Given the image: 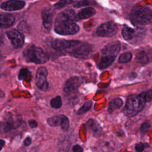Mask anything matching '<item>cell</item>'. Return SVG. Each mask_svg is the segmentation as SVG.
<instances>
[{
  "instance_id": "cell-22",
  "label": "cell",
  "mask_w": 152,
  "mask_h": 152,
  "mask_svg": "<svg viewBox=\"0 0 152 152\" xmlns=\"http://www.w3.org/2000/svg\"><path fill=\"white\" fill-rule=\"evenodd\" d=\"M91 104H92V102L90 100L87 101L86 102H85L84 103V104L77 110V115H82L84 114V113L87 112L88 110H90V109L91 107Z\"/></svg>"
},
{
  "instance_id": "cell-15",
  "label": "cell",
  "mask_w": 152,
  "mask_h": 152,
  "mask_svg": "<svg viewBox=\"0 0 152 152\" xmlns=\"http://www.w3.org/2000/svg\"><path fill=\"white\" fill-rule=\"evenodd\" d=\"M15 22V17L11 14H0V28L10 27Z\"/></svg>"
},
{
  "instance_id": "cell-14",
  "label": "cell",
  "mask_w": 152,
  "mask_h": 152,
  "mask_svg": "<svg viewBox=\"0 0 152 152\" xmlns=\"http://www.w3.org/2000/svg\"><path fill=\"white\" fill-rule=\"evenodd\" d=\"M136 61L141 65H146L152 61V52L147 50H142L139 51L135 56Z\"/></svg>"
},
{
  "instance_id": "cell-33",
  "label": "cell",
  "mask_w": 152,
  "mask_h": 152,
  "mask_svg": "<svg viewBox=\"0 0 152 152\" xmlns=\"http://www.w3.org/2000/svg\"><path fill=\"white\" fill-rule=\"evenodd\" d=\"M4 128H5L4 122H0V133H2L3 132H4Z\"/></svg>"
},
{
  "instance_id": "cell-35",
  "label": "cell",
  "mask_w": 152,
  "mask_h": 152,
  "mask_svg": "<svg viewBox=\"0 0 152 152\" xmlns=\"http://www.w3.org/2000/svg\"><path fill=\"white\" fill-rule=\"evenodd\" d=\"M1 71V70H0ZM5 97V93L3 91L0 90V98H4Z\"/></svg>"
},
{
  "instance_id": "cell-8",
  "label": "cell",
  "mask_w": 152,
  "mask_h": 152,
  "mask_svg": "<svg viewBox=\"0 0 152 152\" xmlns=\"http://www.w3.org/2000/svg\"><path fill=\"white\" fill-rule=\"evenodd\" d=\"M47 124L50 126H60L63 131H68L69 126V119L64 115H58L49 118L47 119Z\"/></svg>"
},
{
  "instance_id": "cell-10",
  "label": "cell",
  "mask_w": 152,
  "mask_h": 152,
  "mask_svg": "<svg viewBox=\"0 0 152 152\" xmlns=\"http://www.w3.org/2000/svg\"><path fill=\"white\" fill-rule=\"evenodd\" d=\"M121 48L120 42H113L106 45L102 50V56L116 58Z\"/></svg>"
},
{
  "instance_id": "cell-21",
  "label": "cell",
  "mask_w": 152,
  "mask_h": 152,
  "mask_svg": "<svg viewBox=\"0 0 152 152\" xmlns=\"http://www.w3.org/2000/svg\"><path fill=\"white\" fill-rule=\"evenodd\" d=\"M50 104L51 107L54 109H59L62 105L61 97L60 96H57L56 97L52 99L50 101Z\"/></svg>"
},
{
  "instance_id": "cell-20",
  "label": "cell",
  "mask_w": 152,
  "mask_h": 152,
  "mask_svg": "<svg viewBox=\"0 0 152 152\" xmlns=\"http://www.w3.org/2000/svg\"><path fill=\"white\" fill-rule=\"evenodd\" d=\"M4 132H8L11 131L12 129H15V121L13 120L11 116V114H8L7 118L4 122Z\"/></svg>"
},
{
  "instance_id": "cell-36",
  "label": "cell",
  "mask_w": 152,
  "mask_h": 152,
  "mask_svg": "<svg viewBox=\"0 0 152 152\" xmlns=\"http://www.w3.org/2000/svg\"><path fill=\"white\" fill-rule=\"evenodd\" d=\"M2 58V53H1V52L0 51V59H1Z\"/></svg>"
},
{
  "instance_id": "cell-9",
  "label": "cell",
  "mask_w": 152,
  "mask_h": 152,
  "mask_svg": "<svg viewBox=\"0 0 152 152\" xmlns=\"http://www.w3.org/2000/svg\"><path fill=\"white\" fill-rule=\"evenodd\" d=\"M7 37L15 48H21L24 43V36L15 29L10 30L6 33Z\"/></svg>"
},
{
  "instance_id": "cell-24",
  "label": "cell",
  "mask_w": 152,
  "mask_h": 152,
  "mask_svg": "<svg viewBox=\"0 0 152 152\" xmlns=\"http://www.w3.org/2000/svg\"><path fill=\"white\" fill-rule=\"evenodd\" d=\"M74 2H77V1H66V0H64V1H59L58 2H57L56 4H54L53 5V8L55 9H59V8H61L62 7H64V6H66L68 4H72Z\"/></svg>"
},
{
  "instance_id": "cell-32",
  "label": "cell",
  "mask_w": 152,
  "mask_h": 152,
  "mask_svg": "<svg viewBox=\"0 0 152 152\" xmlns=\"http://www.w3.org/2000/svg\"><path fill=\"white\" fill-rule=\"evenodd\" d=\"M4 42V36L2 31H0V46H2Z\"/></svg>"
},
{
  "instance_id": "cell-5",
  "label": "cell",
  "mask_w": 152,
  "mask_h": 152,
  "mask_svg": "<svg viewBox=\"0 0 152 152\" xmlns=\"http://www.w3.org/2000/svg\"><path fill=\"white\" fill-rule=\"evenodd\" d=\"M130 20L132 23L137 25L152 24V10L147 7H138L132 10Z\"/></svg>"
},
{
  "instance_id": "cell-27",
  "label": "cell",
  "mask_w": 152,
  "mask_h": 152,
  "mask_svg": "<svg viewBox=\"0 0 152 152\" xmlns=\"http://www.w3.org/2000/svg\"><path fill=\"white\" fill-rule=\"evenodd\" d=\"M150 128V124L148 122H145L141 125L140 127V131L141 133L144 134Z\"/></svg>"
},
{
  "instance_id": "cell-25",
  "label": "cell",
  "mask_w": 152,
  "mask_h": 152,
  "mask_svg": "<svg viewBox=\"0 0 152 152\" xmlns=\"http://www.w3.org/2000/svg\"><path fill=\"white\" fill-rule=\"evenodd\" d=\"M31 72L29 71V70L27 68H22L21 69H20V72L18 74V79L20 80H23L26 79L27 76L30 74Z\"/></svg>"
},
{
  "instance_id": "cell-1",
  "label": "cell",
  "mask_w": 152,
  "mask_h": 152,
  "mask_svg": "<svg viewBox=\"0 0 152 152\" xmlns=\"http://www.w3.org/2000/svg\"><path fill=\"white\" fill-rule=\"evenodd\" d=\"M52 46L57 51L78 58H84L88 56L93 49L90 44L76 40L55 39L52 42Z\"/></svg>"
},
{
  "instance_id": "cell-6",
  "label": "cell",
  "mask_w": 152,
  "mask_h": 152,
  "mask_svg": "<svg viewBox=\"0 0 152 152\" xmlns=\"http://www.w3.org/2000/svg\"><path fill=\"white\" fill-rule=\"evenodd\" d=\"M117 31L118 27L112 21H109L98 27L94 31V35L99 37H109L115 36Z\"/></svg>"
},
{
  "instance_id": "cell-26",
  "label": "cell",
  "mask_w": 152,
  "mask_h": 152,
  "mask_svg": "<svg viewBox=\"0 0 152 152\" xmlns=\"http://www.w3.org/2000/svg\"><path fill=\"white\" fill-rule=\"evenodd\" d=\"M142 94L145 102H150L152 101V90H149L142 93Z\"/></svg>"
},
{
  "instance_id": "cell-34",
  "label": "cell",
  "mask_w": 152,
  "mask_h": 152,
  "mask_svg": "<svg viewBox=\"0 0 152 152\" xmlns=\"http://www.w3.org/2000/svg\"><path fill=\"white\" fill-rule=\"evenodd\" d=\"M5 144V141L4 140L0 139V151L2 150V148L4 146Z\"/></svg>"
},
{
  "instance_id": "cell-3",
  "label": "cell",
  "mask_w": 152,
  "mask_h": 152,
  "mask_svg": "<svg viewBox=\"0 0 152 152\" xmlns=\"http://www.w3.org/2000/svg\"><path fill=\"white\" fill-rule=\"evenodd\" d=\"M145 103L142 93L138 95H131L126 99L124 113L128 117H133L143 109Z\"/></svg>"
},
{
  "instance_id": "cell-16",
  "label": "cell",
  "mask_w": 152,
  "mask_h": 152,
  "mask_svg": "<svg viewBox=\"0 0 152 152\" xmlns=\"http://www.w3.org/2000/svg\"><path fill=\"white\" fill-rule=\"evenodd\" d=\"M87 126L91 131L93 135L96 138L101 136L102 134V129L100 125L94 119H90L87 122Z\"/></svg>"
},
{
  "instance_id": "cell-12",
  "label": "cell",
  "mask_w": 152,
  "mask_h": 152,
  "mask_svg": "<svg viewBox=\"0 0 152 152\" xmlns=\"http://www.w3.org/2000/svg\"><path fill=\"white\" fill-rule=\"evenodd\" d=\"M26 2L21 1L10 0L3 2L0 5V8L5 11L20 10L25 7Z\"/></svg>"
},
{
  "instance_id": "cell-29",
  "label": "cell",
  "mask_w": 152,
  "mask_h": 152,
  "mask_svg": "<svg viewBox=\"0 0 152 152\" xmlns=\"http://www.w3.org/2000/svg\"><path fill=\"white\" fill-rule=\"evenodd\" d=\"M28 125L31 128H36L37 126L38 125V123L37 122L34 120V119H30L28 122Z\"/></svg>"
},
{
  "instance_id": "cell-17",
  "label": "cell",
  "mask_w": 152,
  "mask_h": 152,
  "mask_svg": "<svg viewBox=\"0 0 152 152\" xmlns=\"http://www.w3.org/2000/svg\"><path fill=\"white\" fill-rule=\"evenodd\" d=\"M96 13V11L93 8L87 7L81 10L77 14L78 20L86 19L94 15Z\"/></svg>"
},
{
  "instance_id": "cell-30",
  "label": "cell",
  "mask_w": 152,
  "mask_h": 152,
  "mask_svg": "<svg viewBox=\"0 0 152 152\" xmlns=\"http://www.w3.org/2000/svg\"><path fill=\"white\" fill-rule=\"evenodd\" d=\"M83 148L78 144H76L72 147V152H83Z\"/></svg>"
},
{
  "instance_id": "cell-18",
  "label": "cell",
  "mask_w": 152,
  "mask_h": 152,
  "mask_svg": "<svg viewBox=\"0 0 152 152\" xmlns=\"http://www.w3.org/2000/svg\"><path fill=\"white\" fill-rule=\"evenodd\" d=\"M122 35L125 40L127 41L132 40L136 35V32L134 29L128 27H124L122 30Z\"/></svg>"
},
{
  "instance_id": "cell-13",
  "label": "cell",
  "mask_w": 152,
  "mask_h": 152,
  "mask_svg": "<svg viewBox=\"0 0 152 152\" xmlns=\"http://www.w3.org/2000/svg\"><path fill=\"white\" fill-rule=\"evenodd\" d=\"M53 10L50 7H45L42 10L41 17L44 27L49 30L52 27V18H53Z\"/></svg>"
},
{
  "instance_id": "cell-28",
  "label": "cell",
  "mask_w": 152,
  "mask_h": 152,
  "mask_svg": "<svg viewBox=\"0 0 152 152\" xmlns=\"http://www.w3.org/2000/svg\"><path fill=\"white\" fill-rule=\"evenodd\" d=\"M145 147V144L140 142H138L135 145V149L137 152H142Z\"/></svg>"
},
{
  "instance_id": "cell-4",
  "label": "cell",
  "mask_w": 152,
  "mask_h": 152,
  "mask_svg": "<svg viewBox=\"0 0 152 152\" xmlns=\"http://www.w3.org/2000/svg\"><path fill=\"white\" fill-rule=\"evenodd\" d=\"M23 56L28 62L36 64H43L49 60V56L41 48L35 45H30L23 52Z\"/></svg>"
},
{
  "instance_id": "cell-23",
  "label": "cell",
  "mask_w": 152,
  "mask_h": 152,
  "mask_svg": "<svg viewBox=\"0 0 152 152\" xmlns=\"http://www.w3.org/2000/svg\"><path fill=\"white\" fill-rule=\"evenodd\" d=\"M132 59V54L130 52H126L121 54L119 58V62L120 63H126L129 62Z\"/></svg>"
},
{
  "instance_id": "cell-11",
  "label": "cell",
  "mask_w": 152,
  "mask_h": 152,
  "mask_svg": "<svg viewBox=\"0 0 152 152\" xmlns=\"http://www.w3.org/2000/svg\"><path fill=\"white\" fill-rule=\"evenodd\" d=\"M81 83L82 80L81 78L77 76L71 77L64 84V91L66 94L75 93Z\"/></svg>"
},
{
  "instance_id": "cell-2",
  "label": "cell",
  "mask_w": 152,
  "mask_h": 152,
  "mask_svg": "<svg viewBox=\"0 0 152 152\" xmlns=\"http://www.w3.org/2000/svg\"><path fill=\"white\" fill-rule=\"evenodd\" d=\"M77 20V14L74 10H63L55 18L54 30L57 34L62 36L75 34L80 30V27L76 23Z\"/></svg>"
},
{
  "instance_id": "cell-31",
  "label": "cell",
  "mask_w": 152,
  "mask_h": 152,
  "mask_svg": "<svg viewBox=\"0 0 152 152\" xmlns=\"http://www.w3.org/2000/svg\"><path fill=\"white\" fill-rule=\"evenodd\" d=\"M31 143V138L30 137H27L24 140V144L26 146H28Z\"/></svg>"
},
{
  "instance_id": "cell-19",
  "label": "cell",
  "mask_w": 152,
  "mask_h": 152,
  "mask_svg": "<svg viewBox=\"0 0 152 152\" xmlns=\"http://www.w3.org/2000/svg\"><path fill=\"white\" fill-rule=\"evenodd\" d=\"M123 104V102L121 99H115L111 100L109 103L108 112L112 113L113 110L120 108Z\"/></svg>"
},
{
  "instance_id": "cell-7",
  "label": "cell",
  "mask_w": 152,
  "mask_h": 152,
  "mask_svg": "<svg viewBox=\"0 0 152 152\" xmlns=\"http://www.w3.org/2000/svg\"><path fill=\"white\" fill-rule=\"evenodd\" d=\"M48 69L44 66L39 67L36 74V84L37 87L42 90L46 91L49 88V83L47 80Z\"/></svg>"
}]
</instances>
